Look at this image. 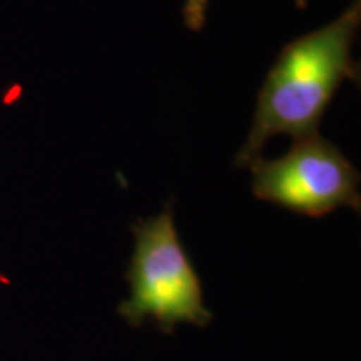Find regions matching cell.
Segmentation results:
<instances>
[{
  "label": "cell",
  "mask_w": 361,
  "mask_h": 361,
  "mask_svg": "<svg viewBox=\"0 0 361 361\" xmlns=\"http://www.w3.org/2000/svg\"><path fill=\"white\" fill-rule=\"evenodd\" d=\"M295 2H296L298 8H305L306 6H308V0H295Z\"/></svg>",
  "instance_id": "5b68a950"
},
{
  "label": "cell",
  "mask_w": 361,
  "mask_h": 361,
  "mask_svg": "<svg viewBox=\"0 0 361 361\" xmlns=\"http://www.w3.org/2000/svg\"><path fill=\"white\" fill-rule=\"evenodd\" d=\"M247 168L258 200L295 214L323 218L338 207L361 209L358 169L318 133L295 139L278 159L259 156Z\"/></svg>",
  "instance_id": "3957f363"
},
{
  "label": "cell",
  "mask_w": 361,
  "mask_h": 361,
  "mask_svg": "<svg viewBox=\"0 0 361 361\" xmlns=\"http://www.w3.org/2000/svg\"><path fill=\"white\" fill-rule=\"evenodd\" d=\"M130 229L134 252L126 271L130 296L117 308L119 316L130 326L152 318L166 335L179 323L211 324L214 316L206 308L201 278L176 229L173 202H166L154 218L137 219Z\"/></svg>",
  "instance_id": "7a4b0ae2"
},
{
  "label": "cell",
  "mask_w": 361,
  "mask_h": 361,
  "mask_svg": "<svg viewBox=\"0 0 361 361\" xmlns=\"http://www.w3.org/2000/svg\"><path fill=\"white\" fill-rule=\"evenodd\" d=\"M361 25V0L322 29L286 44L259 89L245 146L234 164L247 168L279 134L300 139L318 133L324 112L345 80L360 85L353 45Z\"/></svg>",
  "instance_id": "6da1fadb"
},
{
  "label": "cell",
  "mask_w": 361,
  "mask_h": 361,
  "mask_svg": "<svg viewBox=\"0 0 361 361\" xmlns=\"http://www.w3.org/2000/svg\"><path fill=\"white\" fill-rule=\"evenodd\" d=\"M207 6H209V0H184L183 19L188 29L197 32L204 27Z\"/></svg>",
  "instance_id": "277c9868"
}]
</instances>
